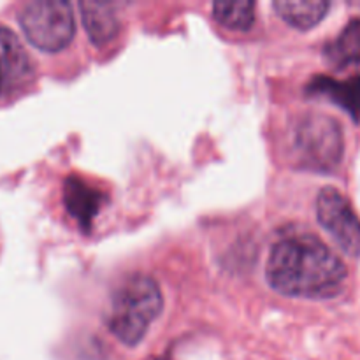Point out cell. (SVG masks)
Wrapping results in <instances>:
<instances>
[{
  "label": "cell",
  "instance_id": "6da1fadb",
  "mask_svg": "<svg viewBox=\"0 0 360 360\" xmlns=\"http://www.w3.org/2000/svg\"><path fill=\"white\" fill-rule=\"evenodd\" d=\"M347 276L343 260L311 234L280 239L271 248L266 264L267 283L288 297H336Z\"/></svg>",
  "mask_w": 360,
  "mask_h": 360
},
{
  "label": "cell",
  "instance_id": "7a4b0ae2",
  "mask_svg": "<svg viewBox=\"0 0 360 360\" xmlns=\"http://www.w3.org/2000/svg\"><path fill=\"white\" fill-rule=\"evenodd\" d=\"M164 309V295L157 280L148 274H132L122 281L111 297L108 329L120 343L136 347Z\"/></svg>",
  "mask_w": 360,
  "mask_h": 360
},
{
  "label": "cell",
  "instance_id": "3957f363",
  "mask_svg": "<svg viewBox=\"0 0 360 360\" xmlns=\"http://www.w3.org/2000/svg\"><path fill=\"white\" fill-rule=\"evenodd\" d=\"M292 155L301 167L315 172H333L345 153L341 125L333 116L308 112L292 129Z\"/></svg>",
  "mask_w": 360,
  "mask_h": 360
},
{
  "label": "cell",
  "instance_id": "277c9868",
  "mask_svg": "<svg viewBox=\"0 0 360 360\" xmlns=\"http://www.w3.org/2000/svg\"><path fill=\"white\" fill-rule=\"evenodd\" d=\"M18 20L28 41L48 53L67 48L76 32L72 6L65 0H35L21 9Z\"/></svg>",
  "mask_w": 360,
  "mask_h": 360
},
{
  "label": "cell",
  "instance_id": "5b68a950",
  "mask_svg": "<svg viewBox=\"0 0 360 360\" xmlns=\"http://www.w3.org/2000/svg\"><path fill=\"white\" fill-rule=\"evenodd\" d=\"M316 220L347 255L360 257V218L340 190L334 186L320 190Z\"/></svg>",
  "mask_w": 360,
  "mask_h": 360
},
{
  "label": "cell",
  "instance_id": "8992f818",
  "mask_svg": "<svg viewBox=\"0 0 360 360\" xmlns=\"http://www.w3.org/2000/svg\"><path fill=\"white\" fill-rule=\"evenodd\" d=\"M105 202V193L79 176H69L63 183V204L67 213L79 224L81 231H90L95 217Z\"/></svg>",
  "mask_w": 360,
  "mask_h": 360
},
{
  "label": "cell",
  "instance_id": "52a82bcc",
  "mask_svg": "<svg viewBox=\"0 0 360 360\" xmlns=\"http://www.w3.org/2000/svg\"><path fill=\"white\" fill-rule=\"evenodd\" d=\"M34 76V62L21 44L18 35L0 27V79L4 88H14L27 83Z\"/></svg>",
  "mask_w": 360,
  "mask_h": 360
},
{
  "label": "cell",
  "instance_id": "ba28073f",
  "mask_svg": "<svg viewBox=\"0 0 360 360\" xmlns=\"http://www.w3.org/2000/svg\"><path fill=\"white\" fill-rule=\"evenodd\" d=\"M308 94L327 97L340 105L355 122L360 120V74L350 79H334L329 76H316L308 83Z\"/></svg>",
  "mask_w": 360,
  "mask_h": 360
},
{
  "label": "cell",
  "instance_id": "9c48e42d",
  "mask_svg": "<svg viewBox=\"0 0 360 360\" xmlns=\"http://www.w3.org/2000/svg\"><path fill=\"white\" fill-rule=\"evenodd\" d=\"M79 9L88 37L95 46H105L115 41L120 32V20L115 7L109 4L84 0L79 4Z\"/></svg>",
  "mask_w": 360,
  "mask_h": 360
},
{
  "label": "cell",
  "instance_id": "30bf717a",
  "mask_svg": "<svg viewBox=\"0 0 360 360\" xmlns=\"http://www.w3.org/2000/svg\"><path fill=\"white\" fill-rule=\"evenodd\" d=\"M278 16L290 27L309 30L326 18L330 2L326 0H276L273 4Z\"/></svg>",
  "mask_w": 360,
  "mask_h": 360
},
{
  "label": "cell",
  "instance_id": "8fae6325",
  "mask_svg": "<svg viewBox=\"0 0 360 360\" xmlns=\"http://www.w3.org/2000/svg\"><path fill=\"white\" fill-rule=\"evenodd\" d=\"M326 60L336 69L360 65V20H352L336 39L323 48Z\"/></svg>",
  "mask_w": 360,
  "mask_h": 360
},
{
  "label": "cell",
  "instance_id": "7c38bea8",
  "mask_svg": "<svg viewBox=\"0 0 360 360\" xmlns=\"http://www.w3.org/2000/svg\"><path fill=\"white\" fill-rule=\"evenodd\" d=\"M213 18L231 30H250L255 21V2H214Z\"/></svg>",
  "mask_w": 360,
  "mask_h": 360
},
{
  "label": "cell",
  "instance_id": "4fadbf2b",
  "mask_svg": "<svg viewBox=\"0 0 360 360\" xmlns=\"http://www.w3.org/2000/svg\"><path fill=\"white\" fill-rule=\"evenodd\" d=\"M0 91H2V79H0Z\"/></svg>",
  "mask_w": 360,
  "mask_h": 360
}]
</instances>
